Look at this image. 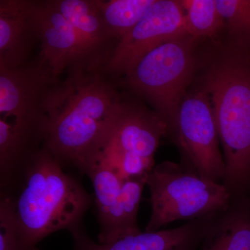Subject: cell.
<instances>
[{"instance_id": "1", "label": "cell", "mask_w": 250, "mask_h": 250, "mask_svg": "<svg viewBox=\"0 0 250 250\" xmlns=\"http://www.w3.org/2000/svg\"><path fill=\"white\" fill-rule=\"evenodd\" d=\"M119 80L104 70L73 69L44 99V147L64 166L86 174L104 156L121 115Z\"/></svg>"}, {"instance_id": "2", "label": "cell", "mask_w": 250, "mask_h": 250, "mask_svg": "<svg viewBox=\"0 0 250 250\" xmlns=\"http://www.w3.org/2000/svg\"><path fill=\"white\" fill-rule=\"evenodd\" d=\"M209 97L233 197L250 195V40L231 38L208 62L200 87Z\"/></svg>"}, {"instance_id": "3", "label": "cell", "mask_w": 250, "mask_h": 250, "mask_svg": "<svg viewBox=\"0 0 250 250\" xmlns=\"http://www.w3.org/2000/svg\"><path fill=\"white\" fill-rule=\"evenodd\" d=\"M6 197L12 203L20 239L31 248L51 233L80 225L92 204L91 195L44 146L17 190Z\"/></svg>"}, {"instance_id": "4", "label": "cell", "mask_w": 250, "mask_h": 250, "mask_svg": "<svg viewBox=\"0 0 250 250\" xmlns=\"http://www.w3.org/2000/svg\"><path fill=\"white\" fill-rule=\"evenodd\" d=\"M151 215L146 231L160 230L179 220L207 218L218 213L232 200L222 182L204 177L182 163L165 161L147 174Z\"/></svg>"}, {"instance_id": "5", "label": "cell", "mask_w": 250, "mask_h": 250, "mask_svg": "<svg viewBox=\"0 0 250 250\" xmlns=\"http://www.w3.org/2000/svg\"><path fill=\"white\" fill-rule=\"evenodd\" d=\"M198 41L185 34L167 41L146 54L119 80L121 86L147 102L167 127L195 76Z\"/></svg>"}, {"instance_id": "6", "label": "cell", "mask_w": 250, "mask_h": 250, "mask_svg": "<svg viewBox=\"0 0 250 250\" xmlns=\"http://www.w3.org/2000/svg\"><path fill=\"white\" fill-rule=\"evenodd\" d=\"M180 152L184 166L215 182H223L225 164L209 97L201 88L188 92L167 135Z\"/></svg>"}, {"instance_id": "7", "label": "cell", "mask_w": 250, "mask_h": 250, "mask_svg": "<svg viewBox=\"0 0 250 250\" xmlns=\"http://www.w3.org/2000/svg\"><path fill=\"white\" fill-rule=\"evenodd\" d=\"M185 34V11L181 1L155 0L132 30L120 41L104 71L119 80L153 49Z\"/></svg>"}, {"instance_id": "8", "label": "cell", "mask_w": 250, "mask_h": 250, "mask_svg": "<svg viewBox=\"0 0 250 250\" xmlns=\"http://www.w3.org/2000/svg\"><path fill=\"white\" fill-rule=\"evenodd\" d=\"M57 80L37 58L18 68L0 66L1 117L45 124L44 99L49 85Z\"/></svg>"}, {"instance_id": "9", "label": "cell", "mask_w": 250, "mask_h": 250, "mask_svg": "<svg viewBox=\"0 0 250 250\" xmlns=\"http://www.w3.org/2000/svg\"><path fill=\"white\" fill-rule=\"evenodd\" d=\"M35 7L40 40L37 59L56 79L73 69L87 70L76 31L55 1L35 0Z\"/></svg>"}, {"instance_id": "10", "label": "cell", "mask_w": 250, "mask_h": 250, "mask_svg": "<svg viewBox=\"0 0 250 250\" xmlns=\"http://www.w3.org/2000/svg\"><path fill=\"white\" fill-rule=\"evenodd\" d=\"M215 215L188 221L178 228L140 231L106 244L93 241L81 224L69 231L75 243L73 250H200Z\"/></svg>"}, {"instance_id": "11", "label": "cell", "mask_w": 250, "mask_h": 250, "mask_svg": "<svg viewBox=\"0 0 250 250\" xmlns=\"http://www.w3.org/2000/svg\"><path fill=\"white\" fill-rule=\"evenodd\" d=\"M167 124L154 110L136 101L123 99L121 115L105 157L113 159L132 154L154 160L163 138L167 136Z\"/></svg>"}, {"instance_id": "12", "label": "cell", "mask_w": 250, "mask_h": 250, "mask_svg": "<svg viewBox=\"0 0 250 250\" xmlns=\"http://www.w3.org/2000/svg\"><path fill=\"white\" fill-rule=\"evenodd\" d=\"M38 44L35 0H1L0 66L15 69L27 65Z\"/></svg>"}, {"instance_id": "13", "label": "cell", "mask_w": 250, "mask_h": 250, "mask_svg": "<svg viewBox=\"0 0 250 250\" xmlns=\"http://www.w3.org/2000/svg\"><path fill=\"white\" fill-rule=\"evenodd\" d=\"M54 1L76 31L86 70H104L119 42L112 35L105 23L98 0Z\"/></svg>"}, {"instance_id": "14", "label": "cell", "mask_w": 250, "mask_h": 250, "mask_svg": "<svg viewBox=\"0 0 250 250\" xmlns=\"http://www.w3.org/2000/svg\"><path fill=\"white\" fill-rule=\"evenodd\" d=\"M200 250H250V195L233 197L215 215Z\"/></svg>"}, {"instance_id": "15", "label": "cell", "mask_w": 250, "mask_h": 250, "mask_svg": "<svg viewBox=\"0 0 250 250\" xmlns=\"http://www.w3.org/2000/svg\"><path fill=\"white\" fill-rule=\"evenodd\" d=\"M147 174L123 180L118 201L100 224L99 243H111L122 237L141 231L138 226V212L143 189L147 186Z\"/></svg>"}, {"instance_id": "16", "label": "cell", "mask_w": 250, "mask_h": 250, "mask_svg": "<svg viewBox=\"0 0 250 250\" xmlns=\"http://www.w3.org/2000/svg\"><path fill=\"white\" fill-rule=\"evenodd\" d=\"M155 0H98L105 23L120 41L139 23Z\"/></svg>"}, {"instance_id": "17", "label": "cell", "mask_w": 250, "mask_h": 250, "mask_svg": "<svg viewBox=\"0 0 250 250\" xmlns=\"http://www.w3.org/2000/svg\"><path fill=\"white\" fill-rule=\"evenodd\" d=\"M87 175L91 180L95 190L97 215L100 224L118 201L123 180L114 166L105 157H103Z\"/></svg>"}, {"instance_id": "18", "label": "cell", "mask_w": 250, "mask_h": 250, "mask_svg": "<svg viewBox=\"0 0 250 250\" xmlns=\"http://www.w3.org/2000/svg\"><path fill=\"white\" fill-rule=\"evenodd\" d=\"M181 4L185 11L187 34L197 40L214 37L225 26L215 0H182Z\"/></svg>"}, {"instance_id": "19", "label": "cell", "mask_w": 250, "mask_h": 250, "mask_svg": "<svg viewBox=\"0 0 250 250\" xmlns=\"http://www.w3.org/2000/svg\"><path fill=\"white\" fill-rule=\"evenodd\" d=\"M233 39L250 40V0H215Z\"/></svg>"}, {"instance_id": "20", "label": "cell", "mask_w": 250, "mask_h": 250, "mask_svg": "<svg viewBox=\"0 0 250 250\" xmlns=\"http://www.w3.org/2000/svg\"><path fill=\"white\" fill-rule=\"evenodd\" d=\"M0 250H40L26 246L20 239L11 200L0 196Z\"/></svg>"}]
</instances>
